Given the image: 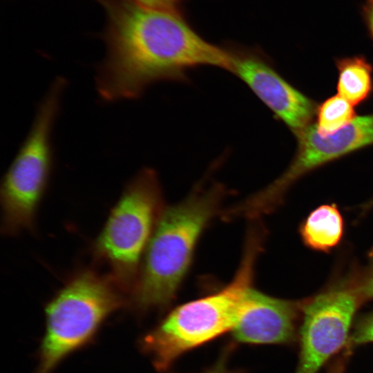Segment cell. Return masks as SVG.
Here are the masks:
<instances>
[{
	"label": "cell",
	"mask_w": 373,
	"mask_h": 373,
	"mask_svg": "<svg viewBox=\"0 0 373 373\" xmlns=\"http://www.w3.org/2000/svg\"><path fill=\"white\" fill-rule=\"evenodd\" d=\"M106 15V53L95 85L107 102L140 97L153 84L189 80L202 66L229 70L227 48L203 39L177 9L155 8L131 0H93Z\"/></svg>",
	"instance_id": "1"
},
{
	"label": "cell",
	"mask_w": 373,
	"mask_h": 373,
	"mask_svg": "<svg viewBox=\"0 0 373 373\" xmlns=\"http://www.w3.org/2000/svg\"><path fill=\"white\" fill-rule=\"evenodd\" d=\"M200 182L182 202L162 209L144 254L129 303L138 312L164 309L176 296L197 242L225 195Z\"/></svg>",
	"instance_id": "2"
},
{
	"label": "cell",
	"mask_w": 373,
	"mask_h": 373,
	"mask_svg": "<svg viewBox=\"0 0 373 373\" xmlns=\"http://www.w3.org/2000/svg\"><path fill=\"white\" fill-rule=\"evenodd\" d=\"M245 246L240 265L229 284L213 294L177 307L142 338L140 347L155 369L166 371L186 352L232 331L252 287L262 242L251 237Z\"/></svg>",
	"instance_id": "3"
},
{
	"label": "cell",
	"mask_w": 373,
	"mask_h": 373,
	"mask_svg": "<svg viewBox=\"0 0 373 373\" xmlns=\"http://www.w3.org/2000/svg\"><path fill=\"white\" fill-rule=\"evenodd\" d=\"M122 292L109 274L88 268L73 274L45 307V331L35 373H52L93 340L106 319L124 305Z\"/></svg>",
	"instance_id": "4"
},
{
	"label": "cell",
	"mask_w": 373,
	"mask_h": 373,
	"mask_svg": "<svg viewBox=\"0 0 373 373\" xmlns=\"http://www.w3.org/2000/svg\"><path fill=\"white\" fill-rule=\"evenodd\" d=\"M161 196L155 171H140L126 185L91 247L94 260L106 265L111 277L128 294L162 209Z\"/></svg>",
	"instance_id": "5"
},
{
	"label": "cell",
	"mask_w": 373,
	"mask_h": 373,
	"mask_svg": "<svg viewBox=\"0 0 373 373\" xmlns=\"http://www.w3.org/2000/svg\"><path fill=\"white\" fill-rule=\"evenodd\" d=\"M66 81L58 77L40 102L31 128L7 170L1 186L6 235L32 231L53 164L52 135Z\"/></svg>",
	"instance_id": "6"
},
{
	"label": "cell",
	"mask_w": 373,
	"mask_h": 373,
	"mask_svg": "<svg viewBox=\"0 0 373 373\" xmlns=\"http://www.w3.org/2000/svg\"><path fill=\"white\" fill-rule=\"evenodd\" d=\"M294 136L297 147L287 169L270 184L241 202L240 209L246 217L257 218L271 212L288 189L307 173L373 145V113L357 116L331 135H320L313 123Z\"/></svg>",
	"instance_id": "7"
},
{
	"label": "cell",
	"mask_w": 373,
	"mask_h": 373,
	"mask_svg": "<svg viewBox=\"0 0 373 373\" xmlns=\"http://www.w3.org/2000/svg\"><path fill=\"white\" fill-rule=\"evenodd\" d=\"M359 303L354 291L336 289L302 305L299 360L295 373H318L332 355L347 345Z\"/></svg>",
	"instance_id": "8"
},
{
	"label": "cell",
	"mask_w": 373,
	"mask_h": 373,
	"mask_svg": "<svg viewBox=\"0 0 373 373\" xmlns=\"http://www.w3.org/2000/svg\"><path fill=\"white\" fill-rule=\"evenodd\" d=\"M229 70L294 133L313 124L318 104L287 81L260 50L227 48Z\"/></svg>",
	"instance_id": "9"
},
{
	"label": "cell",
	"mask_w": 373,
	"mask_h": 373,
	"mask_svg": "<svg viewBox=\"0 0 373 373\" xmlns=\"http://www.w3.org/2000/svg\"><path fill=\"white\" fill-rule=\"evenodd\" d=\"M300 303L267 295L250 288L247 291L233 337L239 343L287 344L296 338Z\"/></svg>",
	"instance_id": "10"
},
{
	"label": "cell",
	"mask_w": 373,
	"mask_h": 373,
	"mask_svg": "<svg viewBox=\"0 0 373 373\" xmlns=\"http://www.w3.org/2000/svg\"><path fill=\"white\" fill-rule=\"evenodd\" d=\"M343 231V216L334 204L321 205L314 209L300 228L305 245L322 251L336 247L342 239Z\"/></svg>",
	"instance_id": "11"
},
{
	"label": "cell",
	"mask_w": 373,
	"mask_h": 373,
	"mask_svg": "<svg viewBox=\"0 0 373 373\" xmlns=\"http://www.w3.org/2000/svg\"><path fill=\"white\" fill-rule=\"evenodd\" d=\"M338 71L336 90L354 106L360 105L373 94V66L363 55L335 59Z\"/></svg>",
	"instance_id": "12"
},
{
	"label": "cell",
	"mask_w": 373,
	"mask_h": 373,
	"mask_svg": "<svg viewBox=\"0 0 373 373\" xmlns=\"http://www.w3.org/2000/svg\"><path fill=\"white\" fill-rule=\"evenodd\" d=\"M356 117L354 106L336 94L318 104L314 124L320 135H328L345 127Z\"/></svg>",
	"instance_id": "13"
},
{
	"label": "cell",
	"mask_w": 373,
	"mask_h": 373,
	"mask_svg": "<svg viewBox=\"0 0 373 373\" xmlns=\"http://www.w3.org/2000/svg\"><path fill=\"white\" fill-rule=\"evenodd\" d=\"M348 340L346 345L351 347L373 342V315L362 322Z\"/></svg>",
	"instance_id": "14"
},
{
	"label": "cell",
	"mask_w": 373,
	"mask_h": 373,
	"mask_svg": "<svg viewBox=\"0 0 373 373\" xmlns=\"http://www.w3.org/2000/svg\"><path fill=\"white\" fill-rule=\"evenodd\" d=\"M233 347V343L226 346L216 362L202 373H244L242 370L231 369L229 366V358Z\"/></svg>",
	"instance_id": "15"
},
{
	"label": "cell",
	"mask_w": 373,
	"mask_h": 373,
	"mask_svg": "<svg viewBox=\"0 0 373 373\" xmlns=\"http://www.w3.org/2000/svg\"><path fill=\"white\" fill-rule=\"evenodd\" d=\"M361 15L368 35L373 42V0H366L362 6Z\"/></svg>",
	"instance_id": "16"
},
{
	"label": "cell",
	"mask_w": 373,
	"mask_h": 373,
	"mask_svg": "<svg viewBox=\"0 0 373 373\" xmlns=\"http://www.w3.org/2000/svg\"><path fill=\"white\" fill-rule=\"evenodd\" d=\"M140 5L164 9H176L177 5L181 0H131Z\"/></svg>",
	"instance_id": "17"
},
{
	"label": "cell",
	"mask_w": 373,
	"mask_h": 373,
	"mask_svg": "<svg viewBox=\"0 0 373 373\" xmlns=\"http://www.w3.org/2000/svg\"><path fill=\"white\" fill-rule=\"evenodd\" d=\"M361 292L365 298H373V258L370 270L361 289Z\"/></svg>",
	"instance_id": "18"
},
{
	"label": "cell",
	"mask_w": 373,
	"mask_h": 373,
	"mask_svg": "<svg viewBox=\"0 0 373 373\" xmlns=\"http://www.w3.org/2000/svg\"><path fill=\"white\" fill-rule=\"evenodd\" d=\"M346 357L338 358L330 367L328 373H345Z\"/></svg>",
	"instance_id": "19"
},
{
	"label": "cell",
	"mask_w": 373,
	"mask_h": 373,
	"mask_svg": "<svg viewBox=\"0 0 373 373\" xmlns=\"http://www.w3.org/2000/svg\"><path fill=\"white\" fill-rule=\"evenodd\" d=\"M370 204H373V200L371 202V203H370ZM370 204H369V205H370Z\"/></svg>",
	"instance_id": "20"
}]
</instances>
